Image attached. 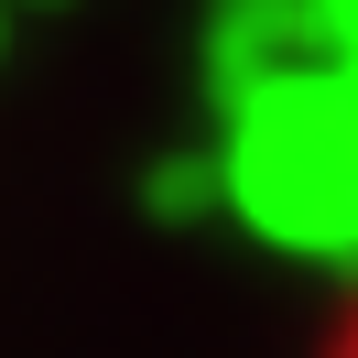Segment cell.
<instances>
[{
  "instance_id": "6da1fadb",
  "label": "cell",
  "mask_w": 358,
  "mask_h": 358,
  "mask_svg": "<svg viewBox=\"0 0 358 358\" xmlns=\"http://www.w3.org/2000/svg\"><path fill=\"white\" fill-rule=\"evenodd\" d=\"M315 358H358V293L336 304V326H326V348H315Z\"/></svg>"
}]
</instances>
